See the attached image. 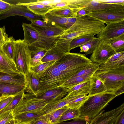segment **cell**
Listing matches in <instances>:
<instances>
[{"label":"cell","mask_w":124,"mask_h":124,"mask_svg":"<svg viewBox=\"0 0 124 124\" xmlns=\"http://www.w3.org/2000/svg\"><path fill=\"white\" fill-rule=\"evenodd\" d=\"M12 8L8 11L0 14V20L11 16H20L25 17L31 21L35 20H43L42 16L36 15L24 5L13 4Z\"/></svg>","instance_id":"10"},{"label":"cell","mask_w":124,"mask_h":124,"mask_svg":"<svg viewBox=\"0 0 124 124\" xmlns=\"http://www.w3.org/2000/svg\"><path fill=\"white\" fill-rule=\"evenodd\" d=\"M31 24L40 27H46L55 26L46 23L42 20H33L31 21Z\"/></svg>","instance_id":"46"},{"label":"cell","mask_w":124,"mask_h":124,"mask_svg":"<svg viewBox=\"0 0 124 124\" xmlns=\"http://www.w3.org/2000/svg\"><path fill=\"white\" fill-rule=\"evenodd\" d=\"M90 80L88 96L106 92V88L103 83L94 75L92 77Z\"/></svg>","instance_id":"23"},{"label":"cell","mask_w":124,"mask_h":124,"mask_svg":"<svg viewBox=\"0 0 124 124\" xmlns=\"http://www.w3.org/2000/svg\"><path fill=\"white\" fill-rule=\"evenodd\" d=\"M16 95H6L0 97V111L8 106L11 102L14 97Z\"/></svg>","instance_id":"42"},{"label":"cell","mask_w":124,"mask_h":124,"mask_svg":"<svg viewBox=\"0 0 124 124\" xmlns=\"http://www.w3.org/2000/svg\"><path fill=\"white\" fill-rule=\"evenodd\" d=\"M106 42L110 45L116 53L124 51V34L112 39Z\"/></svg>","instance_id":"34"},{"label":"cell","mask_w":124,"mask_h":124,"mask_svg":"<svg viewBox=\"0 0 124 124\" xmlns=\"http://www.w3.org/2000/svg\"><path fill=\"white\" fill-rule=\"evenodd\" d=\"M93 63L85 54L67 53L39 75L40 88L36 96L60 86L79 71Z\"/></svg>","instance_id":"1"},{"label":"cell","mask_w":124,"mask_h":124,"mask_svg":"<svg viewBox=\"0 0 124 124\" xmlns=\"http://www.w3.org/2000/svg\"><path fill=\"white\" fill-rule=\"evenodd\" d=\"M68 108L66 105L49 114L44 116L51 124H56L59 123L62 116Z\"/></svg>","instance_id":"32"},{"label":"cell","mask_w":124,"mask_h":124,"mask_svg":"<svg viewBox=\"0 0 124 124\" xmlns=\"http://www.w3.org/2000/svg\"><path fill=\"white\" fill-rule=\"evenodd\" d=\"M63 0H37L35 2L29 3H23L20 2L18 3V5H31L35 4H40L44 5H52L61 2Z\"/></svg>","instance_id":"41"},{"label":"cell","mask_w":124,"mask_h":124,"mask_svg":"<svg viewBox=\"0 0 124 124\" xmlns=\"http://www.w3.org/2000/svg\"><path fill=\"white\" fill-rule=\"evenodd\" d=\"M78 11L77 9L72 8L68 6L54 9L49 12L61 17L68 18L76 17Z\"/></svg>","instance_id":"27"},{"label":"cell","mask_w":124,"mask_h":124,"mask_svg":"<svg viewBox=\"0 0 124 124\" xmlns=\"http://www.w3.org/2000/svg\"><path fill=\"white\" fill-rule=\"evenodd\" d=\"M113 124H124V110L117 116Z\"/></svg>","instance_id":"50"},{"label":"cell","mask_w":124,"mask_h":124,"mask_svg":"<svg viewBox=\"0 0 124 124\" xmlns=\"http://www.w3.org/2000/svg\"><path fill=\"white\" fill-rule=\"evenodd\" d=\"M92 76H78L71 78L60 86L70 89L75 86L89 80Z\"/></svg>","instance_id":"35"},{"label":"cell","mask_w":124,"mask_h":124,"mask_svg":"<svg viewBox=\"0 0 124 124\" xmlns=\"http://www.w3.org/2000/svg\"><path fill=\"white\" fill-rule=\"evenodd\" d=\"M76 20V17L68 18L66 25V30L71 27L75 23Z\"/></svg>","instance_id":"51"},{"label":"cell","mask_w":124,"mask_h":124,"mask_svg":"<svg viewBox=\"0 0 124 124\" xmlns=\"http://www.w3.org/2000/svg\"><path fill=\"white\" fill-rule=\"evenodd\" d=\"M116 53L109 44L101 40L91 54L90 59L93 62L100 65L105 62Z\"/></svg>","instance_id":"8"},{"label":"cell","mask_w":124,"mask_h":124,"mask_svg":"<svg viewBox=\"0 0 124 124\" xmlns=\"http://www.w3.org/2000/svg\"><path fill=\"white\" fill-rule=\"evenodd\" d=\"M69 89L60 86L47 91L37 97L46 101H53L62 99L68 93Z\"/></svg>","instance_id":"18"},{"label":"cell","mask_w":124,"mask_h":124,"mask_svg":"<svg viewBox=\"0 0 124 124\" xmlns=\"http://www.w3.org/2000/svg\"></svg>","instance_id":"55"},{"label":"cell","mask_w":124,"mask_h":124,"mask_svg":"<svg viewBox=\"0 0 124 124\" xmlns=\"http://www.w3.org/2000/svg\"><path fill=\"white\" fill-rule=\"evenodd\" d=\"M51 101H47L36 97L35 95L25 92L16 107L13 110L14 116L25 112H40L44 107Z\"/></svg>","instance_id":"5"},{"label":"cell","mask_w":124,"mask_h":124,"mask_svg":"<svg viewBox=\"0 0 124 124\" xmlns=\"http://www.w3.org/2000/svg\"><path fill=\"white\" fill-rule=\"evenodd\" d=\"M68 3V6L72 8L84 9L89 12H101L114 8L124 6V4L101 3L96 0H69Z\"/></svg>","instance_id":"6"},{"label":"cell","mask_w":124,"mask_h":124,"mask_svg":"<svg viewBox=\"0 0 124 124\" xmlns=\"http://www.w3.org/2000/svg\"><path fill=\"white\" fill-rule=\"evenodd\" d=\"M22 26L24 33V39L29 45L35 46L39 37L38 32L31 24L23 23Z\"/></svg>","instance_id":"19"},{"label":"cell","mask_w":124,"mask_h":124,"mask_svg":"<svg viewBox=\"0 0 124 124\" xmlns=\"http://www.w3.org/2000/svg\"><path fill=\"white\" fill-rule=\"evenodd\" d=\"M15 40L12 36L8 37L7 41L1 47L6 55L14 61L15 46Z\"/></svg>","instance_id":"30"},{"label":"cell","mask_w":124,"mask_h":124,"mask_svg":"<svg viewBox=\"0 0 124 124\" xmlns=\"http://www.w3.org/2000/svg\"><path fill=\"white\" fill-rule=\"evenodd\" d=\"M15 123V122L14 119L10 121L6 124H14Z\"/></svg>","instance_id":"53"},{"label":"cell","mask_w":124,"mask_h":124,"mask_svg":"<svg viewBox=\"0 0 124 124\" xmlns=\"http://www.w3.org/2000/svg\"><path fill=\"white\" fill-rule=\"evenodd\" d=\"M124 110V103L107 112L102 110L92 120L89 124H113L117 116Z\"/></svg>","instance_id":"12"},{"label":"cell","mask_w":124,"mask_h":124,"mask_svg":"<svg viewBox=\"0 0 124 124\" xmlns=\"http://www.w3.org/2000/svg\"><path fill=\"white\" fill-rule=\"evenodd\" d=\"M31 24L37 31L44 41L52 44H56L65 31L61 28L56 26L41 27Z\"/></svg>","instance_id":"11"},{"label":"cell","mask_w":124,"mask_h":124,"mask_svg":"<svg viewBox=\"0 0 124 124\" xmlns=\"http://www.w3.org/2000/svg\"><path fill=\"white\" fill-rule=\"evenodd\" d=\"M106 26L97 35L101 40H109L124 34V20L118 22H105Z\"/></svg>","instance_id":"7"},{"label":"cell","mask_w":124,"mask_h":124,"mask_svg":"<svg viewBox=\"0 0 124 124\" xmlns=\"http://www.w3.org/2000/svg\"><path fill=\"white\" fill-rule=\"evenodd\" d=\"M55 61H53L41 64L35 67H30V70L39 75L42 72L53 64Z\"/></svg>","instance_id":"39"},{"label":"cell","mask_w":124,"mask_h":124,"mask_svg":"<svg viewBox=\"0 0 124 124\" xmlns=\"http://www.w3.org/2000/svg\"><path fill=\"white\" fill-rule=\"evenodd\" d=\"M31 50L24 39L15 40L14 62L19 73L25 76L30 70Z\"/></svg>","instance_id":"4"},{"label":"cell","mask_w":124,"mask_h":124,"mask_svg":"<svg viewBox=\"0 0 124 124\" xmlns=\"http://www.w3.org/2000/svg\"><path fill=\"white\" fill-rule=\"evenodd\" d=\"M67 53L55 45L47 51L41 60V63L58 60Z\"/></svg>","instance_id":"22"},{"label":"cell","mask_w":124,"mask_h":124,"mask_svg":"<svg viewBox=\"0 0 124 124\" xmlns=\"http://www.w3.org/2000/svg\"><path fill=\"white\" fill-rule=\"evenodd\" d=\"M89 12L88 11L84 9H79L77 13L76 17H78L85 15H87Z\"/></svg>","instance_id":"52"},{"label":"cell","mask_w":124,"mask_h":124,"mask_svg":"<svg viewBox=\"0 0 124 124\" xmlns=\"http://www.w3.org/2000/svg\"><path fill=\"white\" fill-rule=\"evenodd\" d=\"M103 83L106 92L116 96L124 92V67L107 71L97 70L94 74Z\"/></svg>","instance_id":"3"},{"label":"cell","mask_w":124,"mask_h":124,"mask_svg":"<svg viewBox=\"0 0 124 124\" xmlns=\"http://www.w3.org/2000/svg\"><path fill=\"white\" fill-rule=\"evenodd\" d=\"M91 121L84 119H76L70 122H63L56 124H89Z\"/></svg>","instance_id":"48"},{"label":"cell","mask_w":124,"mask_h":124,"mask_svg":"<svg viewBox=\"0 0 124 124\" xmlns=\"http://www.w3.org/2000/svg\"><path fill=\"white\" fill-rule=\"evenodd\" d=\"M24 93V91H23L16 95L10 103L5 108L0 111V116L5 112L13 111L17 106Z\"/></svg>","instance_id":"38"},{"label":"cell","mask_w":124,"mask_h":124,"mask_svg":"<svg viewBox=\"0 0 124 124\" xmlns=\"http://www.w3.org/2000/svg\"><path fill=\"white\" fill-rule=\"evenodd\" d=\"M0 72L10 74H20L14 61L9 59L0 47Z\"/></svg>","instance_id":"17"},{"label":"cell","mask_w":124,"mask_h":124,"mask_svg":"<svg viewBox=\"0 0 124 124\" xmlns=\"http://www.w3.org/2000/svg\"><path fill=\"white\" fill-rule=\"evenodd\" d=\"M96 1L101 3L112 4H124V0H96Z\"/></svg>","instance_id":"49"},{"label":"cell","mask_w":124,"mask_h":124,"mask_svg":"<svg viewBox=\"0 0 124 124\" xmlns=\"http://www.w3.org/2000/svg\"><path fill=\"white\" fill-rule=\"evenodd\" d=\"M4 26L0 28V47H1L7 40L8 38Z\"/></svg>","instance_id":"45"},{"label":"cell","mask_w":124,"mask_h":124,"mask_svg":"<svg viewBox=\"0 0 124 124\" xmlns=\"http://www.w3.org/2000/svg\"><path fill=\"white\" fill-rule=\"evenodd\" d=\"M116 97L113 93L106 92L88 96L78 108L80 115L76 119L91 121Z\"/></svg>","instance_id":"2"},{"label":"cell","mask_w":124,"mask_h":124,"mask_svg":"<svg viewBox=\"0 0 124 124\" xmlns=\"http://www.w3.org/2000/svg\"><path fill=\"white\" fill-rule=\"evenodd\" d=\"M124 67V51L116 53L99 65L97 70L107 71Z\"/></svg>","instance_id":"14"},{"label":"cell","mask_w":124,"mask_h":124,"mask_svg":"<svg viewBox=\"0 0 124 124\" xmlns=\"http://www.w3.org/2000/svg\"><path fill=\"white\" fill-rule=\"evenodd\" d=\"M25 77L26 88L24 92L36 96L39 92L40 88L39 76L29 70Z\"/></svg>","instance_id":"16"},{"label":"cell","mask_w":124,"mask_h":124,"mask_svg":"<svg viewBox=\"0 0 124 124\" xmlns=\"http://www.w3.org/2000/svg\"><path fill=\"white\" fill-rule=\"evenodd\" d=\"M94 36L93 35H88L74 38L72 40L70 44V51L91 41L94 38Z\"/></svg>","instance_id":"31"},{"label":"cell","mask_w":124,"mask_h":124,"mask_svg":"<svg viewBox=\"0 0 124 124\" xmlns=\"http://www.w3.org/2000/svg\"><path fill=\"white\" fill-rule=\"evenodd\" d=\"M101 21L88 15L76 17V21L74 24L65 31L63 34L76 31L96 24Z\"/></svg>","instance_id":"15"},{"label":"cell","mask_w":124,"mask_h":124,"mask_svg":"<svg viewBox=\"0 0 124 124\" xmlns=\"http://www.w3.org/2000/svg\"><path fill=\"white\" fill-rule=\"evenodd\" d=\"M43 116L40 112H28L22 113L14 116L17 124H28L32 120Z\"/></svg>","instance_id":"26"},{"label":"cell","mask_w":124,"mask_h":124,"mask_svg":"<svg viewBox=\"0 0 124 124\" xmlns=\"http://www.w3.org/2000/svg\"><path fill=\"white\" fill-rule=\"evenodd\" d=\"M88 97V95L83 96L77 98L70 102L67 105L69 108H78Z\"/></svg>","instance_id":"40"},{"label":"cell","mask_w":124,"mask_h":124,"mask_svg":"<svg viewBox=\"0 0 124 124\" xmlns=\"http://www.w3.org/2000/svg\"></svg>","instance_id":"56"},{"label":"cell","mask_w":124,"mask_h":124,"mask_svg":"<svg viewBox=\"0 0 124 124\" xmlns=\"http://www.w3.org/2000/svg\"><path fill=\"white\" fill-rule=\"evenodd\" d=\"M90 79L77 85L69 89V92L74 95H87L89 93L90 88Z\"/></svg>","instance_id":"29"},{"label":"cell","mask_w":124,"mask_h":124,"mask_svg":"<svg viewBox=\"0 0 124 124\" xmlns=\"http://www.w3.org/2000/svg\"><path fill=\"white\" fill-rule=\"evenodd\" d=\"M43 21L46 23L66 30L67 18L62 17L49 12L42 16Z\"/></svg>","instance_id":"24"},{"label":"cell","mask_w":124,"mask_h":124,"mask_svg":"<svg viewBox=\"0 0 124 124\" xmlns=\"http://www.w3.org/2000/svg\"><path fill=\"white\" fill-rule=\"evenodd\" d=\"M79 115L80 112L78 108H69L62 116L59 123L76 119L79 117Z\"/></svg>","instance_id":"37"},{"label":"cell","mask_w":124,"mask_h":124,"mask_svg":"<svg viewBox=\"0 0 124 124\" xmlns=\"http://www.w3.org/2000/svg\"><path fill=\"white\" fill-rule=\"evenodd\" d=\"M85 95H74L69 92L63 98L51 101L46 105L40 112L43 116L49 114L68 104L77 98Z\"/></svg>","instance_id":"13"},{"label":"cell","mask_w":124,"mask_h":124,"mask_svg":"<svg viewBox=\"0 0 124 124\" xmlns=\"http://www.w3.org/2000/svg\"><path fill=\"white\" fill-rule=\"evenodd\" d=\"M12 111L5 112L0 116V124H6L14 119Z\"/></svg>","instance_id":"43"},{"label":"cell","mask_w":124,"mask_h":124,"mask_svg":"<svg viewBox=\"0 0 124 124\" xmlns=\"http://www.w3.org/2000/svg\"><path fill=\"white\" fill-rule=\"evenodd\" d=\"M16 124V123H15V124Z\"/></svg>","instance_id":"54"},{"label":"cell","mask_w":124,"mask_h":124,"mask_svg":"<svg viewBox=\"0 0 124 124\" xmlns=\"http://www.w3.org/2000/svg\"><path fill=\"white\" fill-rule=\"evenodd\" d=\"M25 88V85H21L0 83V97L16 95L24 91Z\"/></svg>","instance_id":"20"},{"label":"cell","mask_w":124,"mask_h":124,"mask_svg":"<svg viewBox=\"0 0 124 124\" xmlns=\"http://www.w3.org/2000/svg\"><path fill=\"white\" fill-rule=\"evenodd\" d=\"M0 83L17 84L25 85V77L24 75L21 74H10L0 72Z\"/></svg>","instance_id":"21"},{"label":"cell","mask_w":124,"mask_h":124,"mask_svg":"<svg viewBox=\"0 0 124 124\" xmlns=\"http://www.w3.org/2000/svg\"><path fill=\"white\" fill-rule=\"evenodd\" d=\"M28 124H51L44 116L31 121Z\"/></svg>","instance_id":"47"},{"label":"cell","mask_w":124,"mask_h":124,"mask_svg":"<svg viewBox=\"0 0 124 124\" xmlns=\"http://www.w3.org/2000/svg\"><path fill=\"white\" fill-rule=\"evenodd\" d=\"M30 46L31 54L30 67H33L42 63L41 60L47 51L30 45Z\"/></svg>","instance_id":"25"},{"label":"cell","mask_w":124,"mask_h":124,"mask_svg":"<svg viewBox=\"0 0 124 124\" xmlns=\"http://www.w3.org/2000/svg\"><path fill=\"white\" fill-rule=\"evenodd\" d=\"M25 6L35 14L42 16L55 8V7L52 5H48L35 4Z\"/></svg>","instance_id":"28"},{"label":"cell","mask_w":124,"mask_h":124,"mask_svg":"<svg viewBox=\"0 0 124 124\" xmlns=\"http://www.w3.org/2000/svg\"><path fill=\"white\" fill-rule=\"evenodd\" d=\"M87 15L105 22H118L124 20V6L97 12H89Z\"/></svg>","instance_id":"9"},{"label":"cell","mask_w":124,"mask_h":124,"mask_svg":"<svg viewBox=\"0 0 124 124\" xmlns=\"http://www.w3.org/2000/svg\"><path fill=\"white\" fill-rule=\"evenodd\" d=\"M13 5L4 0H0V14L6 12L11 8Z\"/></svg>","instance_id":"44"},{"label":"cell","mask_w":124,"mask_h":124,"mask_svg":"<svg viewBox=\"0 0 124 124\" xmlns=\"http://www.w3.org/2000/svg\"><path fill=\"white\" fill-rule=\"evenodd\" d=\"M100 41L99 38L94 37L91 41L80 46V52H85V55L92 54Z\"/></svg>","instance_id":"33"},{"label":"cell","mask_w":124,"mask_h":124,"mask_svg":"<svg viewBox=\"0 0 124 124\" xmlns=\"http://www.w3.org/2000/svg\"><path fill=\"white\" fill-rule=\"evenodd\" d=\"M99 65L97 63H93L80 70L70 78L78 76H92L98 70Z\"/></svg>","instance_id":"36"},{"label":"cell","mask_w":124,"mask_h":124,"mask_svg":"<svg viewBox=\"0 0 124 124\" xmlns=\"http://www.w3.org/2000/svg\"></svg>","instance_id":"57"}]
</instances>
